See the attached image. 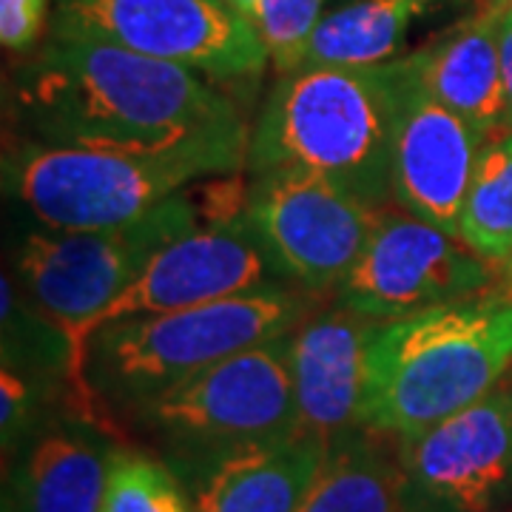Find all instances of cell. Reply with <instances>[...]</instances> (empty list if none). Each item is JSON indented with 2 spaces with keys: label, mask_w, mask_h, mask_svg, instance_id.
Masks as SVG:
<instances>
[{
  "label": "cell",
  "mask_w": 512,
  "mask_h": 512,
  "mask_svg": "<svg viewBox=\"0 0 512 512\" xmlns=\"http://www.w3.org/2000/svg\"><path fill=\"white\" fill-rule=\"evenodd\" d=\"M12 111L26 140L97 148L237 174L251 131L237 103L180 63L109 40L52 32L12 77Z\"/></svg>",
  "instance_id": "1"
},
{
  "label": "cell",
  "mask_w": 512,
  "mask_h": 512,
  "mask_svg": "<svg viewBox=\"0 0 512 512\" xmlns=\"http://www.w3.org/2000/svg\"><path fill=\"white\" fill-rule=\"evenodd\" d=\"M305 288H265L208 305L137 313L94 328L80 345L86 410L134 416L222 359L288 336L316 308Z\"/></svg>",
  "instance_id": "2"
},
{
  "label": "cell",
  "mask_w": 512,
  "mask_h": 512,
  "mask_svg": "<svg viewBox=\"0 0 512 512\" xmlns=\"http://www.w3.org/2000/svg\"><path fill=\"white\" fill-rule=\"evenodd\" d=\"M510 367V293L481 291L384 322L370 345L362 427L413 439L481 402Z\"/></svg>",
  "instance_id": "3"
},
{
  "label": "cell",
  "mask_w": 512,
  "mask_h": 512,
  "mask_svg": "<svg viewBox=\"0 0 512 512\" xmlns=\"http://www.w3.org/2000/svg\"><path fill=\"white\" fill-rule=\"evenodd\" d=\"M396 69L302 66L279 74L248 146V174L296 165L325 174L367 208L393 205Z\"/></svg>",
  "instance_id": "4"
},
{
  "label": "cell",
  "mask_w": 512,
  "mask_h": 512,
  "mask_svg": "<svg viewBox=\"0 0 512 512\" xmlns=\"http://www.w3.org/2000/svg\"><path fill=\"white\" fill-rule=\"evenodd\" d=\"M291 336L222 359L131 416L180 481L217 458L299 430Z\"/></svg>",
  "instance_id": "5"
},
{
  "label": "cell",
  "mask_w": 512,
  "mask_h": 512,
  "mask_svg": "<svg viewBox=\"0 0 512 512\" xmlns=\"http://www.w3.org/2000/svg\"><path fill=\"white\" fill-rule=\"evenodd\" d=\"M194 228L200 220L185 188L123 228L52 231L37 225L15 245L12 276L40 311L72 333L80 350L94 319L143 276L165 245Z\"/></svg>",
  "instance_id": "6"
},
{
  "label": "cell",
  "mask_w": 512,
  "mask_h": 512,
  "mask_svg": "<svg viewBox=\"0 0 512 512\" xmlns=\"http://www.w3.org/2000/svg\"><path fill=\"white\" fill-rule=\"evenodd\" d=\"M200 180L191 168L97 148L18 140L3 151V191L43 228L111 231Z\"/></svg>",
  "instance_id": "7"
},
{
  "label": "cell",
  "mask_w": 512,
  "mask_h": 512,
  "mask_svg": "<svg viewBox=\"0 0 512 512\" xmlns=\"http://www.w3.org/2000/svg\"><path fill=\"white\" fill-rule=\"evenodd\" d=\"M52 32L109 40L214 80L254 77L268 52L225 0H55Z\"/></svg>",
  "instance_id": "8"
},
{
  "label": "cell",
  "mask_w": 512,
  "mask_h": 512,
  "mask_svg": "<svg viewBox=\"0 0 512 512\" xmlns=\"http://www.w3.org/2000/svg\"><path fill=\"white\" fill-rule=\"evenodd\" d=\"M248 183V222L288 279L311 293L336 291L367 248L379 211L311 168L276 165Z\"/></svg>",
  "instance_id": "9"
},
{
  "label": "cell",
  "mask_w": 512,
  "mask_h": 512,
  "mask_svg": "<svg viewBox=\"0 0 512 512\" xmlns=\"http://www.w3.org/2000/svg\"><path fill=\"white\" fill-rule=\"evenodd\" d=\"M490 279L487 259L393 202L379 211L367 248L333 291V302L370 319L393 322L470 299L487 291Z\"/></svg>",
  "instance_id": "10"
},
{
  "label": "cell",
  "mask_w": 512,
  "mask_h": 512,
  "mask_svg": "<svg viewBox=\"0 0 512 512\" xmlns=\"http://www.w3.org/2000/svg\"><path fill=\"white\" fill-rule=\"evenodd\" d=\"M404 512H498L512 498V382L399 441Z\"/></svg>",
  "instance_id": "11"
},
{
  "label": "cell",
  "mask_w": 512,
  "mask_h": 512,
  "mask_svg": "<svg viewBox=\"0 0 512 512\" xmlns=\"http://www.w3.org/2000/svg\"><path fill=\"white\" fill-rule=\"evenodd\" d=\"M288 285L293 282L276 262L271 248L251 228V222L225 228H194L191 234L165 245L151 259L143 276L94 319L86 336L94 328L123 316L194 308L242 293Z\"/></svg>",
  "instance_id": "12"
},
{
  "label": "cell",
  "mask_w": 512,
  "mask_h": 512,
  "mask_svg": "<svg viewBox=\"0 0 512 512\" xmlns=\"http://www.w3.org/2000/svg\"><path fill=\"white\" fill-rule=\"evenodd\" d=\"M393 69V197L410 214L458 237L461 205L487 140L427 92L404 57L393 60Z\"/></svg>",
  "instance_id": "13"
},
{
  "label": "cell",
  "mask_w": 512,
  "mask_h": 512,
  "mask_svg": "<svg viewBox=\"0 0 512 512\" xmlns=\"http://www.w3.org/2000/svg\"><path fill=\"white\" fill-rule=\"evenodd\" d=\"M384 322L330 302L293 330L299 427L333 441L362 427L370 345Z\"/></svg>",
  "instance_id": "14"
},
{
  "label": "cell",
  "mask_w": 512,
  "mask_h": 512,
  "mask_svg": "<svg viewBox=\"0 0 512 512\" xmlns=\"http://www.w3.org/2000/svg\"><path fill=\"white\" fill-rule=\"evenodd\" d=\"M328 456L311 430L222 456L183 478L194 512H299Z\"/></svg>",
  "instance_id": "15"
},
{
  "label": "cell",
  "mask_w": 512,
  "mask_h": 512,
  "mask_svg": "<svg viewBox=\"0 0 512 512\" xmlns=\"http://www.w3.org/2000/svg\"><path fill=\"white\" fill-rule=\"evenodd\" d=\"M114 447L94 421H55L20 447L6 512H103Z\"/></svg>",
  "instance_id": "16"
},
{
  "label": "cell",
  "mask_w": 512,
  "mask_h": 512,
  "mask_svg": "<svg viewBox=\"0 0 512 512\" xmlns=\"http://www.w3.org/2000/svg\"><path fill=\"white\" fill-rule=\"evenodd\" d=\"M439 103L467 120L484 140L504 134V80L498 12H476L404 57Z\"/></svg>",
  "instance_id": "17"
},
{
  "label": "cell",
  "mask_w": 512,
  "mask_h": 512,
  "mask_svg": "<svg viewBox=\"0 0 512 512\" xmlns=\"http://www.w3.org/2000/svg\"><path fill=\"white\" fill-rule=\"evenodd\" d=\"M299 512H404L399 439L359 427L330 441Z\"/></svg>",
  "instance_id": "18"
},
{
  "label": "cell",
  "mask_w": 512,
  "mask_h": 512,
  "mask_svg": "<svg viewBox=\"0 0 512 512\" xmlns=\"http://www.w3.org/2000/svg\"><path fill=\"white\" fill-rule=\"evenodd\" d=\"M433 0H348L322 15L305 66H382L396 60L410 23Z\"/></svg>",
  "instance_id": "19"
},
{
  "label": "cell",
  "mask_w": 512,
  "mask_h": 512,
  "mask_svg": "<svg viewBox=\"0 0 512 512\" xmlns=\"http://www.w3.org/2000/svg\"><path fill=\"white\" fill-rule=\"evenodd\" d=\"M458 239L487 262L512 259V134H498L481 148L461 205Z\"/></svg>",
  "instance_id": "20"
},
{
  "label": "cell",
  "mask_w": 512,
  "mask_h": 512,
  "mask_svg": "<svg viewBox=\"0 0 512 512\" xmlns=\"http://www.w3.org/2000/svg\"><path fill=\"white\" fill-rule=\"evenodd\" d=\"M3 367L40 379H66L80 390V350L72 333L20 291L9 268L3 274ZM83 396V390H80ZM86 404V399H83Z\"/></svg>",
  "instance_id": "21"
},
{
  "label": "cell",
  "mask_w": 512,
  "mask_h": 512,
  "mask_svg": "<svg viewBox=\"0 0 512 512\" xmlns=\"http://www.w3.org/2000/svg\"><path fill=\"white\" fill-rule=\"evenodd\" d=\"M103 512H194V507L180 476L163 458L114 447Z\"/></svg>",
  "instance_id": "22"
},
{
  "label": "cell",
  "mask_w": 512,
  "mask_h": 512,
  "mask_svg": "<svg viewBox=\"0 0 512 512\" xmlns=\"http://www.w3.org/2000/svg\"><path fill=\"white\" fill-rule=\"evenodd\" d=\"M328 0H262L256 32L265 43L276 74H291L305 66L313 29L325 15Z\"/></svg>",
  "instance_id": "23"
},
{
  "label": "cell",
  "mask_w": 512,
  "mask_h": 512,
  "mask_svg": "<svg viewBox=\"0 0 512 512\" xmlns=\"http://www.w3.org/2000/svg\"><path fill=\"white\" fill-rule=\"evenodd\" d=\"M60 379H40L12 367L0 373V436L3 453H18L43 424V404L52 396V384Z\"/></svg>",
  "instance_id": "24"
},
{
  "label": "cell",
  "mask_w": 512,
  "mask_h": 512,
  "mask_svg": "<svg viewBox=\"0 0 512 512\" xmlns=\"http://www.w3.org/2000/svg\"><path fill=\"white\" fill-rule=\"evenodd\" d=\"M248 188L237 174H217L211 183H202L185 191L194 208L200 228H225V225H242L248 222Z\"/></svg>",
  "instance_id": "25"
},
{
  "label": "cell",
  "mask_w": 512,
  "mask_h": 512,
  "mask_svg": "<svg viewBox=\"0 0 512 512\" xmlns=\"http://www.w3.org/2000/svg\"><path fill=\"white\" fill-rule=\"evenodd\" d=\"M52 23L49 0H0V43L6 52H29Z\"/></svg>",
  "instance_id": "26"
},
{
  "label": "cell",
  "mask_w": 512,
  "mask_h": 512,
  "mask_svg": "<svg viewBox=\"0 0 512 512\" xmlns=\"http://www.w3.org/2000/svg\"><path fill=\"white\" fill-rule=\"evenodd\" d=\"M498 52L504 80V134H512V12H498Z\"/></svg>",
  "instance_id": "27"
},
{
  "label": "cell",
  "mask_w": 512,
  "mask_h": 512,
  "mask_svg": "<svg viewBox=\"0 0 512 512\" xmlns=\"http://www.w3.org/2000/svg\"><path fill=\"white\" fill-rule=\"evenodd\" d=\"M237 15H242L245 20H251L256 26V18H259V9H262V0H225Z\"/></svg>",
  "instance_id": "28"
},
{
  "label": "cell",
  "mask_w": 512,
  "mask_h": 512,
  "mask_svg": "<svg viewBox=\"0 0 512 512\" xmlns=\"http://www.w3.org/2000/svg\"><path fill=\"white\" fill-rule=\"evenodd\" d=\"M478 12H512V0H476Z\"/></svg>",
  "instance_id": "29"
},
{
  "label": "cell",
  "mask_w": 512,
  "mask_h": 512,
  "mask_svg": "<svg viewBox=\"0 0 512 512\" xmlns=\"http://www.w3.org/2000/svg\"><path fill=\"white\" fill-rule=\"evenodd\" d=\"M504 293H510L512 296V259L507 262V274H504Z\"/></svg>",
  "instance_id": "30"
}]
</instances>
